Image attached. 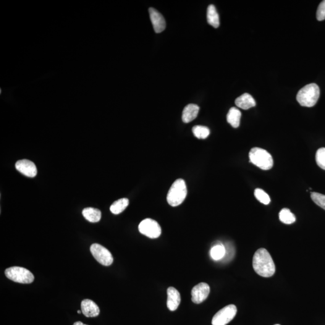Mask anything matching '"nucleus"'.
I'll list each match as a JSON object with an SVG mask.
<instances>
[{
	"instance_id": "nucleus-1",
	"label": "nucleus",
	"mask_w": 325,
	"mask_h": 325,
	"mask_svg": "<svg viewBox=\"0 0 325 325\" xmlns=\"http://www.w3.org/2000/svg\"><path fill=\"white\" fill-rule=\"evenodd\" d=\"M253 266L254 271L261 277H271L275 273L273 259L269 252L264 248L259 249L254 254Z\"/></svg>"
},
{
	"instance_id": "nucleus-2",
	"label": "nucleus",
	"mask_w": 325,
	"mask_h": 325,
	"mask_svg": "<svg viewBox=\"0 0 325 325\" xmlns=\"http://www.w3.org/2000/svg\"><path fill=\"white\" fill-rule=\"evenodd\" d=\"M320 96V89L318 85L311 83L301 89L296 99L301 106L311 107L315 106Z\"/></svg>"
},
{
	"instance_id": "nucleus-3",
	"label": "nucleus",
	"mask_w": 325,
	"mask_h": 325,
	"mask_svg": "<svg viewBox=\"0 0 325 325\" xmlns=\"http://www.w3.org/2000/svg\"><path fill=\"white\" fill-rule=\"evenodd\" d=\"M187 186L184 180L178 179L173 183L167 195V201L170 206L182 204L187 196Z\"/></svg>"
},
{
	"instance_id": "nucleus-4",
	"label": "nucleus",
	"mask_w": 325,
	"mask_h": 325,
	"mask_svg": "<svg viewBox=\"0 0 325 325\" xmlns=\"http://www.w3.org/2000/svg\"><path fill=\"white\" fill-rule=\"evenodd\" d=\"M249 157L252 163L262 170H269L274 166L273 158L265 149L257 147L252 148Z\"/></svg>"
},
{
	"instance_id": "nucleus-5",
	"label": "nucleus",
	"mask_w": 325,
	"mask_h": 325,
	"mask_svg": "<svg viewBox=\"0 0 325 325\" xmlns=\"http://www.w3.org/2000/svg\"><path fill=\"white\" fill-rule=\"evenodd\" d=\"M8 279L21 284H30L34 281L35 277L28 269L21 267H12L5 271Z\"/></svg>"
},
{
	"instance_id": "nucleus-6",
	"label": "nucleus",
	"mask_w": 325,
	"mask_h": 325,
	"mask_svg": "<svg viewBox=\"0 0 325 325\" xmlns=\"http://www.w3.org/2000/svg\"><path fill=\"white\" fill-rule=\"evenodd\" d=\"M237 307L234 305L225 306L217 312L212 319L213 325H226L234 318L237 314Z\"/></svg>"
},
{
	"instance_id": "nucleus-7",
	"label": "nucleus",
	"mask_w": 325,
	"mask_h": 325,
	"mask_svg": "<svg viewBox=\"0 0 325 325\" xmlns=\"http://www.w3.org/2000/svg\"><path fill=\"white\" fill-rule=\"evenodd\" d=\"M139 231L144 235L150 238L161 236L162 229L159 223L152 219L143 220L139 225Z\"/></svg>"
},
{
	"instance_id": "nucleus-8",
	"label": "nucleus",
	"mask_w": 325,
	"mask_h": 325,
	"mask_svg": "<svg viewBox=\"0 0 325 325\" xmlns=\"http://www.w3.org/2000/svg\"><path fill=\"white\" fill-rule=\"evenodd\" d=\"M91 253L98 263L105 266H111L114 262V258L111 252L104 246L95 243L92 245Z\"/></svg>"
},
{
	"instance_id": "nucleus-9",
	"label": "nucleus",
	"mask_w": 325,
	"mask_h": 325,
	"mask_svg": "<svg viewBox=\"0 0 325 325\" xmlns=\"http://www.w3.org/2000/svg\"><path fill=\"white\" fill-rule=\"evenodd\" d=\"M210 292V288L208 284L201 282L193 288L191 295L193 303L200 304L207 300Z\"/></svg>"
},
{
	"instance_id": "nucleus-10",
	"label": "nucleus",
	"mask_w": 325,
	"mask_h": 325,
	"mask_svg": "<svg viewBox=\"0 0 325 325\" xmlns=\"http://www.w3.org/2000/svg\"><path fill=\"white\" fill-rule=\"evenodd\" d=\"M15 167L18 171L26 177L33 178L38 174L37 167L33 162L28 160H22L16 162Z\"/></svg>"
},
{
	"instance_id": "nucleus-11",
	"label": "nucleus",
	"mask_w": 325,
	"mask_h": 325,
	"mask_svg": "<svg viewBox=\"0 0 325 325\" xmlns=\"http://www.w3.org/2000/svg\"><path fill=\"white\" fill-rule=\"evenodd\" d=\"M149 12L154 31L157 33L162 32L166 28V22L164 17L161 13L153 7L149 8Z\"/></svg>"
},
{
	"instance_id": "nucleus-12",
	"label": "nucleus",
	"mask_w": 325,
	"mask_h": 325,
	"mask_svg": "<svg viewBox=\"0 0 325 325\" xmlns=\"http://www.w3.org/2000/svg\"><path fill=\"white\" fill-rule=\"evenodd\" d=\"M167 306L169 310L174 311L177 310L181 302L180 293L174 287H170L167 290Z\"/></svg>"
},
{
	"instance_id": "nucleus-13",
	"label": "nucleus",
	"mask_w": 325,
	"mask_h": 325,
	"mask_svg": "<svg viewBox=\"0 0 325 325\" xmlns=\"http://www.w3.org/2000/svg\"><path fill=\"white\" fill-rule=\"evenodd\" d=\"M81 311L87 318H95L100 313L99 306L90 300H85L81 303Z\"/></svg>"
},
{
	"instance_id": "nucleus-14",
	"label": "nucleus",
	"mask_w": 325,
	"mask_h": 325,
	"mask_svg": "<svg viewBox=\"0 0 325 325\" xmlns=\"http://www.w3.org/2000/svg\"><path fill=\"white\" fill-rule=\"evenodd\" d=\"M200 107L194 104H188L183 110L182 120L185 123L192 122L198 116Z\"/></svg>"
},
{
	"instance_id": "nucleus-15",
	"label": "nucleus",
	"mask_w": 325,
	"mask_h": 325,
	"mask_svg": "<svg viewBox=\"0 0 325 325\" xmlns=\"http://www.w3.org/2000/svg\"><path fill=\"white\" fill-rule=\"evenodd\" d=\"M235 103L238 107L243 110H248L255 107L256 105L255 99L250 94L245 93L235 99Z\"/></svg>"
},
{
	"instance_id": "nucleus-16",
	"label": "nucleus",
	"mask_w": 325,
	"mask_h": 325,
	"mask_svg": "<svg viewBox=\"0 0 325 325\" xmlns=\"http://www.w3.org/2000/svg\"><path fill=\"white\" fill-rule=\"evenodd\" d=\"M82 213L84 217L90 222H98L100 221L101 218V211L98 209L92 208V207L84 209Z\"/></svg>"
},
{
	"instance_id": "nucleus-17",
	"label": "nucleus",
	"mask_w": 325,
	"mask_h": 325,
	"mask_svg": "<svg viewBox=\"0 0 325 325\" xmlns=\"http://www.w3.org/2000/svg\"><path fill=\"white\" fill-rule=\"evenodd\" d=\"M241 112L235 107H232L228 113L227 119L228 122L234 128L239 127L240 123Z\"/></svg>"
},
{
	"instance_id": "nucleus-18",
	"label": "nucleus",
	"mask_w": 325,
	"mask_h": 325,
	"mask_svg": "<svg viewBox=\"0 0 325 325\" xmlns=\"http://www.w3.org/2000/svg\"><path fill=\"white\" fill-rule=\"evenodd\" d=\"M207 22L214 28H217L220 24L219 16L216 7L213 4L209 5L207 9Z\"/></svg>"
},
{
	"instance_id": "nucleus-19",
	"label": "nucleus",
	"mask_w": 325,
	"mask_h": 325,
	"mask_svg": "<svg viewBox=\"0 0 325 325\" xmlns=\"http://www.w3.org/2000/svg\"><path fill=\"white\" fill-rule=\"evenodd\" d=\"M211 258L214 261L222 260L225 255V246L221 243L216 244L210 250Z\"/></svg>"
},
{
	"instance_id": "nucleus-20",
	"label": "nucleus",
	"mask_w": 325,
	"mask_h": 325,
	"mask_svg": "<svg viewBox=\"0 0 325 325\" xmlns=\"http://www.w3.org/2000/svg\"><path fill=\"white\" fill-rule=\"evenodd\" d=\"M129 204V200L127 198H122L115 201L110 208L113 214H119L124 211Z\"/></svg>"
},
{
	"instance_id": "nucleus-21",
	"label": "nucleus",
	"mask_w": 325,
	"mask_h": 325,
	"mask_svg": "<svg viewBox=\"0 0 325 325\" xmlns=\"http://www.w3.org/2000/svg\"><path fill=\"white\" fill-rule=\"evenodd\" d=\"M279 220L285 224L290 225L296 221V217L289 209H283L279 214Z\"/></svg>"
},
{
	"instance_id": "nucleus-22",
	"label": "nucleus",
	"mask_w": 325,
	"mask_h": 325,
	"mask_svg": "<svg viewBox=\"0 0 325 325\" xmlns=\"http://www.w3.org/2000/svg\"><path fill=\"white\" fill-rule=\"evenodd\" d=\"M192 132L194 136L200 139H204L209 135L210 131L209 128L204 126L196 125L192 128Z\"/></svg>"
},
{
	"instance_id": "nucleus-23",
	"label": "nucleus",
	"mask_w": 325,
	"mask_h": 325,
	"mask_svg": "<svg viewBox=\"0 0 325 325\" xmlns=\"http://www.w3.org/2000/svg\"><path fill=\"white\" fill-rule=\"evenodd\" d=\"M254 195L259 202L264 204V205H268L271 203V198H270L268 194L261 188H256L255 192H254Z\"/></svg>"
},
{
	"instance_id": "nucleus-24",
	"label": "nucleus",
	"mask_w": 325,
	"mask_h": 325,
	"mask_svg": "<svg viewBox=\"0 0 325 325\" xmlns=\"http://www.w3.org/2000/svg\"><path fill=\"white\" fill-rule=\"evenodd\" d=\"M317 164L322 169L325 170V148H321L317 151L316 154Z\"/></svg>"
},
{
	"instance_id": "nucleus-25",
	"label": "nucleus",
	"mask_w": 325,
	"mask_h": 325,
	"mask_svg": "<svg viewBox=\"0 0 325 325\" xmlns=\"http://www.w3.org/2000/svg\"><path fill=\"white\" fill-rule=\"evenodd\" d=\"M311 198L314 203L325 210V195L317 192H312Z\"/></svg>"
},
{
	"instance_id": "nucleus-26",
	"label": "nucleus",
	"mask_w": 325,
	"mask_h": 325,
	"mask_svg": "<svg viewBox=\"0 0 325 325\" xmlns=\"http://www.w3.org/2000/svg\"><path fill=\"white\" fill-rule=\"evenodd\" d=\"M224 246L225 248V255L222 260L224 262L232 260V258L234 257L235 254L234 248L233 247L232 243L229 242L225 244Z\"/></svg>"
},
{
	"instance_id": "nucleus-27",
	"label": "nucleus",
	"mask_w": 325,
	"mask_h": 325,
	"mask_svg": "<svg viewBox=\"0 0 325 325\" xmlns=\"http://www.w3.org/2000/svg\"><path fill=\"white\" fill-rule=\"evenodd\" d=\"M317 20L319 22L325 20V0L322 1L319 4L318 10H317Z\"/></svg>"
},
{
	"instance_id": "nucleus-28",
	"label": "nucleus",
	"mask_w": 325,
	"mask_h": 325,
	"mask_svg": "<svg viewBox=\"0 0 325 325\" xmlns=\"http://www.w3.org/2000/svg\"><path fill=\"white\" fill-rule=\"evenodd\" d=\"M73 325H87L84 324L83 323H82V322H75L74 324Z\"/></svg>"
},
{
	"instance_id": "nucleus-29",
	"label": "nucleus",
	"mask_w": 325,
	"mask_h": 325,
	"mask_svg": "<svg viewBox=\"0 0 325 325\" xmlns=\"http://www.w3.org/2000/svg\"><path fill=\"white\" fill-rule=\"evenodd\" d=\"M81 312H82V311H81L80 310H78L77 313H78V314H81Z\"/></svg>"
},
{
	"instance_id": "nucleus-30",
	"label": "nucleus",
	"mask_w": 325,
	"mask_h": 325,
	"mask_svg": "<svg viewBox=\"0 0 325 325\" xmlns=\"http://www.w3.org/2000/svg\"></svg>"
}]
</instances>
